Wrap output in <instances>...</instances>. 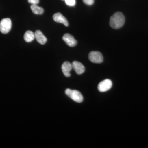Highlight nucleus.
I'll return each instance as SVG.
<instances>
[{
	"label": "nucleus",
	"instance_id": "7",
	"mask_svg": "<svg viewBox=\"0 0 148 148\" xmlns=\"http://www.w3.org/2000/svg\"><path fill=\"white\" fill-rule=\"evenodd\" d=\"M72 67L75 72L78 75H81L85 71L84 66L80 62L74 61L72 63Z\"/></svg>",
	"mask_w": 148,
	"mask_h": 148
},
{
	"label": "nucleus",
	"instance_id": "2",
	"mask_svg": "<svg viewBox=\"0 0 148 148\" xmlns=\"http://www.w3.org/2000/svg\"><path fill=\"white\" fill-rule=\"evenodd\" d=\"M65 93L69 98H71L73 101L77 103H81L83 101L82 94L78 90L68 88L65 90Z\"/></svg>",
	"mask_w": 148,
	"mask_h": 148
},
{
	"label": "nucleus",
	"instance_id": "5",
	"mask_svg": "<svg viewBox=\"0 0 148 148\" xmlns=\"http://www.w3.org/2000/svg\"><path fill=\"white\" fill-rule=\"evenodd\" d=\"M112 86L110 80L106 79L101 82L98 85V90L101 92H105L110 90Z\"/></svg>",
	"mask_w": 148,
	"mask_h": 148
},
{
	"label": "nucleus",
	"instance_id": "13",
	"mask_svg": "<svg viewBox=\"0 0 148 148\" xmlns=\"http://www.w3.org/2000/svg\"><path fill=\"white\" fill-rule=\"evenodd\" d=\"M67 5L70 6H74L76 4V0H65Z\"/></svg>",
	"mask_w": 148,
	"mask_h": 148
},
{
	"label": "nucleus",
	"instance_id": "9",
	"mask_svg": "<svg viewBox=\"0 0 148 148\" xmlns=\"http://www.w3.org/2000/svg\"><path fill=\"white\" fill-rule=\"evenodd\" d=\"M53 18L56 22L64 24L66 27L69 26V24L68 20L61 13H57L53 14Z\"/></svg>",
	"mask_w": 148,
	"mask_h": 148
},
{
	"label": "nucleus",
	"instance_id": "8",
	"mask_svg": "<svg viewBox=\"0 0 148 148\" xmlns=\"http://www.w3.org/2000/svg\"><path fill=\"white\" fill-rule=\"evenodd\" d=\"M62 72L64 73L65 76L69 77L71 76V73L70 72L73 69L72 65L69 62V61H66L64 62L62 64V67H61Z\"/></svg>",
	"mask_w": 148,
	"mask_h": 148
},
{
	"label": "nucleus",
	"instance_id": "4",
	"mask_svg": "<svg viewBox=\"0 0 148 148\" xmlns=\"http://www.w3.org/2000/svg\"><path fill=\"white\" fill-rule=\"evenodd\" d=\"M88 58L91 62L95 64H101L103 61V55L99 51H91L88 55Z\"/></svg>",
	"mask_w": 148,
	"mask_h": 148
},
{
	"label": "nucleus",
	"instance_id": "10",
	"mask_svg": "<svg viewBox=\"0 0 148 148\" xmlns=\"http://www.w3.org/2000/svg\"><path fill=\"white\" fill-rule=\"evenodd\" d=\"M34 34L35 38L38 42L41 45H44L46 43L47 41V39L40 31L37 30L35 32Z\"/></svg>",
	"mask_w": 148,
	"mask_h": 148
},
{
	"label": "nucleus",
	"instance_id": "12",
	"mask_svg": "<svg viewBox=\"0 0 148 148\" xmlns=\"http://www.w3.org/2000/svg\"><path fill=\"white\" fill-rule=\"evenodd\" d=\"M31 8L32 12L36 14H42L43 13L44 9L42 8L39 6L37 5H32Z\"/></svg>",
	"mask_w": 148,
	"mask_h": 148
},
{
	"label": "nucleus",
	"instance_id": "3",
	"mask_svg": "<svg viewBox=\"0 0 148 148\" xmlns=\"http://www.w3.org/2000/svg\"><path fill=\"white\" fill-rule=\"evenodd\" d=\"M12 21L10 18H3L0 21V31L2 34H6L10 31Z\"/></svg>",
	"mask_w": 148,
	"mask_h": 148
},
{
	"label": "nucleus",
	"instance_id": "14",
	"mask_svg": "<svg viewBox=\"0 0 148 148\" xmlns=\"http://www.w3.org/2000/svg\"><path fill=\"white\" fill-rule=\"evenodd\" d=\"M83 1L87 5H91L94 3V0H83Z\"/></svg>",
	"mask_w": 148,
	"mask_h": 148
},
{
	"label": "nucleus",
	"instance_id": "15",
	"mask_svg": "<svg viewBox=\"0 0 148 148\" xmlns=\"http://www.w3.org/2000/svg\"><path fill=\"white\" fill-rule=\"evenodd\" d=\"M28 2L32 5H37L39 3V0H28Z\"/></svg>",
	"mask_w": 148,
	"mask_h": 148
},
{
	"label": "nucleus",
	"instance_id": "16",
	"mask_svg": "<svg viewBox=\"0 0 148 148\" xmlns=\"http://www.w3.org/2000/svg\"><path fill=\"white\" fill-rule=\"evenodd\" d=\"M64 1H65V0H64Z\"/></svg>",
	"mask_w": 148,
	"mask_h": 148
},
{
	"label": "nucleus",
	"instance_id": "1",
	"mask_svg": "<svg viewBox=\"0 0 148 148\" xmlns=\"http://www.w3.org/2000/svg\"><path fill=\"white\" fill-rule=\"evenodd\" d=\"M125 18L123 14L121 12H116L111 16L110 24L111 27L114 29H119L123 26Z\"/></svg>",
	"mask_w": 148,
	"mask_h": 148
},
{
	"label": "nucleus",
	"instance_id": "6",
	"mask_svg": "<svg viewBox=\"0 0 148 148\" xmlns=\"http://www.w3.org/2000/svg\"><path fill=\"white\" fill-rule=\"evenodd\" d=\"M63 40L67 44V45L71 47H73L77 45L76 40L75 39L74 37L70 34H65L63 36Z\"/></svg>",
	"mask_w": 148,
	"mask_h": 148
},
{
	"label": "nucleus",
	"instance_id": "11",
	"mask_svg": "<svg viewBox=\"0 0 148 148\" xmlns=\"http://www.w3.org/2000/svg\"><path fill=\"white\" fill-rule=\"evenodd\" d=\"M34 33L31 31H27L24 35V40L26 42H30L34 40Z\"/></svg>",
	"mask_w": 148,
	"mask_h": 148
}]
</instances>
